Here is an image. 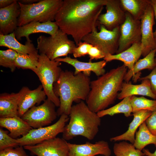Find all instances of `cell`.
<instances>
[{"label":"cell","mask_w":156,"mask_h":156,"mask_svg":"<svg viewBox=\"0 0 156 156\" xmlns=\"http://www.w3.org/2000/svg\"><path fill=\"white\" fill-rule=\"evenodd\" d=\"M107 0H64L55 22L59 29L71 35L76 46L83 38L96 29L98 18Z\"/></svg>","instance_id":"cell-1"},{"label":"cell","mask_w":156,"mask_h":156,"mask_svg":"<svg viewBox=\"0 0 156 156\" xmlns=\"http://www.w3.org/2000/svg\"><path fill=\"white\" fill-rule=\"evenodd\" d=\"M127 68L123 64L91 81L86 101L91 110L97 113L114 103L121 90Z\"/></svg>","instance_id":"cell-2"},{"label":"cell","mask_w":156,"mask_h":156,"mask_svg":"<svg viewBox=\"0 0 156 156\" xmlns=\"http://www.w3.org/2000/svg\"><path fill=\"white\" fill-rule=\"evenodd\" d=\"M89 77L83 72L75 75L70 71L62 70L53 86L54 92L60 101L57 116H69L73 102L86 100L90 89Z\"/></svg>","instance_id":"cell-3"},{"label":"cell","mask_w":156,"mask_h":156,"mask_svg":"<svg viewBox=\"0 0 156 156\" xmlns=\"http://www.w3.org/2000/svg\"><path fill=\"white\" fill-rule=\"evenodd\" d=\"M69 116V122L62 133L63 138L66 141L80 135L90 140L94 139L99 131L101 118L83 101L72 105Z\"/></svg>","instance_id":"cell-4"},{"label":"cell","mask_w":156,"mask_h":156,"mask_svg":"<svg viewBox=\"0 0 156 156\" xmlns=\"http://www.w3.org/2000/svg\"><path fill=\"white\" fill-rule=\"evenodd\" d=\"M63 1L62 0H42L32 4L25 5L18 1L21 9L18 27L33 21L53 22Z\"/></svg>","instance_id":"cell-5"},{"label":"cell","mask_w":156,"mask_h":156,"mask_svg":"<svg viewBox=\"0 0 156 156\" xmlns=\"http://www.w3.org/2000/svg\"><path fill=\"white\" fill-rule=\"evenodd\" d=\"M37 49L40 54L51 60L72 54L76 47L75 42L69 39L67 35L59 29L53 36H40L37 39Z\"/></svg>","instance_id":"cell-6"},{"label":"cell","mask_w":156,"mask_h":156,"mask_svg":"<svg viewBox=\"0 0 156 156\" xmlns=\"http://www.w3.org/2000/svg\"><path fill=\"white\" fill-rule=\"evenodd\" d=\"M61 64L60 62L51 60L45 55L40 54L38 64L34 72L41 82L47 99L57 107H59L60 101L54 92L53 86L62 70L60 67Z\"/></svg>","instance_id":"cell-7"},{"label":"cell","mask_w":156,"mask_h":156,"mask_svg":"<svg viewBox=\"0 0 156 156\" xmlns=\"http://www.w3.org/2000/svg\"><path fill=\"white\" fill-rule=\"evenodd\" d=\"M119 27L110 31L104 26L100 25L99 32L96 29L84 36L82 40L96 47L105 56L109 54H114L119 47Z\"/></svg>","instance_id":"cell-8"},{"label":"cell","mask_w":156,"mask_h":156,"mask_svg":"<svg viewBox=\"0 0 156 156\" xmlns=\"http://www.w3.org/2000/svg\"><path fill=\"white\" fill-rule=\"evenodd\" d=\"M68 116L62 114L59 120L51 125L37 129H32L25 135L17 138L19 146L33 145L44 141L56 137L63 133L66 123L69 120Z\"/></svg>","instance_id":"cell-9"},{"label":"cell","mask_w":156,"mask_h":156,"mask_svg":"<svg viewBox=\"0 0 156 156\" xmlns=\"http://www.w3.org/2000/svg\"><path fill=\"white\" fill-rule=\"evenodd\" d=\"M54 104L47 99L40 105L32 107L21 117L34 129L51 124L57 116Z\"/></svg>","instance_id":"cell-10"},{"label":"cell","mask_w":156,"mask_h":156,"mask_svg":"<svg viewBox=\"0 0 156 156\" xmlns=\"http://www.w3.org/2000/svg\"><path fill=\"white\" fill-rule=\"evenodd\" d=\"M141 25L140 20L134 19L130 13L126 12L125 20L119 27V47L116 54L126 50L135 43L141 42Z\"/></svg>","instance_id":"cell-11"},{"label":"cell","mask_w":156,"mask_h":156,"mask_svg":"<svg viewBox=\"0 0 156 156\" xmlns=\"http://www.w3.org/2000/svg\"><path fill=\"white\" fill-rule=\"evenodd\" d=\"M68 142L63 138L56 137L24 148L37 156H69Z\"/></svg>","instance_id":"cell-12"},{"label":"cell","mask_w":156,"mask_h":156,"mask_svg":"<svg viewBox=\"0 0 156 156\" xmlns=\"http://www.w3.org/2000/svg\"><path fill=\"white\" fill-rule=\"evenodd\" d=\"M106 13L100 14L97 21V24L104 26L107 29L112 31L124 22L126 12L122 8L119 0H107L105 5Z\"/></svg>","instance_id":"cell-13"},{"label":"cell","mask_w":156,"mask_h":156,"mask_svg":"<svg viewBox=\"0 0 156 156\" xmlns=\"http://www.w3.org/2000/svg\"><path fill=\"white\" fill-rule=\"evenodd\" d=\"M155 16L153 9L150 4L140 20L142 55L144 57L152 50L156 49V42L153 29L155 24Z\"/></svg>","instance_id":"cell-14"},{"label":"cell","mask_w":156,"mask_h":156,"mask_svg":"<svg viewBox=\"0 0 156 156\" xmlns=\"http://www.w3.org/2000/svg\"><path fill=\"white\" fill-rule=\"evenodd\" d=\"M18 93V113L21 117L36 104H39L46 100L47 96L42 85L33 90L23 87Z\"/></svg>","instance_id":"cell-15"},{"label":"cell","mask_w":156,"mask_h":156,"mask_svg":"<svg viewBox=\"0 0 156 156\" xmlns=\"http://www.w3.org/2000/svg\"><path fill=\"white\" fill-rule=\"evenodd\" d=\"M69 156H95L102 155L110 156L111 151L108 143L100 140L94 143L89 142L82 144H72L68 142Z\"/></svg>","instance_id":"cell-16"},{"label":"cell","mask_w":156,"mask_h":156,"mask_svg":"<svg viewBox=\"0 0 156 156\" xmlns=\"http://www.w3.org/2000/svg\"><path fill=\"white\" fill-rule=\"evenodd\" d=\"M59 29L55 21L40 23L33 21L22 26L18 27L14 33L18 40H20L22 37H25L27 41H30L31 40L29 38L30 34L44 33L53 36Z\"/></svg>","instance_id":"cell-17"},{"label":"cell","mask_w":156,"mask_h":156,"mask_svg":"<svg viewBox=\"0 0 156 156\" xmlns=\"http://www.w3.org/2000/svg\"><path fill=\"white\" fill-rule=\"evenodd\" d=\"M17 0L9 6L0 8V34L12 33L18 27L21 9Z\"/></svg>","instance_id":"cell-18"},{"label":"cell","mask_w":156,"mask_h":156,"mask_svg":"<svg viewBox=\"0 0 156 156\" xmlns=\"http://www.w3.org/2000/svg\"><path fill=\"white\" fill-rule=\"evenodd\" d=\"M55 60L64 62L72 66L75 68V75L83 72L89 76L91 72H93L98 77L104 74L105 70L104 67L107 62L104 60L96 62L90 61L84 62L79 61L75 58H73L68 56L64 58H58Z\"/></svg>","instance_id":"cell-19"},{"label":"cell","mask_w":156,"mask_h":156,"mask_svg":"<svg viewBox=\"0 0 156 156\" xmlns=\"http://www.w3.org/2000/svg\"><path fill=\"white\" fill-rule=\"evenodd\" d=\"M142 49L141 42L135 43L123 51L116 54H108L103 58L107 62L113 60L123 62L129 70H132L135 64L142 55Z\"/></svg>","instance_id":"cell-20"},{"label":"cell","mask_w":156,"mask_h":156,"mask_svg":"<svg viewBox=\"0 0 156 156\" xmlns=\"http://www.w3.org/2000/svg\"><path fill=\"white\" fill-rule=\"evenodd\" d=\"M142 81L141 84L137 85L133 84L130 81L123 82L120 92L118 94L117 98L121 100L127 96L139 95L156 99V96L152 91L149 80L146 79Z\"/></svg>","instance_id":"cell-21"},{"label":"cell","mask_w":156,"mask_h":156,"mask_svg":"<svg viewBox=\"0 0 156 156\" xmlns=\"http://www.w3.org/2000/svg\"><path fill=\"white\" fill-rule=\"evenodd\" d=\"M152 112L141 110L133 113V119L130 123L128 130L123 134L110 138L111 141H128L132 144L135 139V134L138 128L151 114Z\"/></svg>","instance_id":"cell-22"},{"label":"cell","mask_w":156,"mask_h":156,"mask_svg":"<svg viewBox=\"0 0 156 156\" xmlns=\"http://www.w3.org/2000/svg\"><path fill=\"white\" fill-rule=\"evenodd\" d=\"M31 42L26 41L25 44H21L17 40L14 32L6 35L0 34L1 47H7L18 53L38 56V51Z\"/></svg>","instance_id":"cell-23"},{"label":"cell","mask_w":156,"mask_h":156,"mask_svg":"<svg viewBox=\"0 0 156 156\" xmlns=\"http://www.w3.org/2000/svg\"><path fill=\"white\" fill-rule=\"evenodd\" d=\"M0 126L8 130L9 135L14 139L25 135L33 129L19 116L0 118Z\"/></svg>","instance_id":"cell-24"},{"label":"cell","mask_w":156,"mask_h":156,"mask_svg":"<svg viewBox=\"0 0 156 156\" xmlns=\"http://www.w3.org/2000/svg\"><path fill=\"white\" fill-rule=\"evenodd\" d=\"M18 98V92L11 93H4L0 94V118L19 116Z\"/></svg>","instance_id":"cell-25"},{"label":"cell","mask_w":156,"mask_h":156,"mask_svg":"<svg viewBox=\"0 0 156 156\" xmlns=\"http://www.w3.org/2000/svg\"><path fill=\"white\" fill-rule=\"evenodd\" d=\"M156 49L152 50L143 59L138 60L134 64L132 70L127 72L124 77L125 82H128L132 78L135 77L136 74L140 77V71L145 69L153 70L156 66L155 56Z\"/></svg>","instance_id":"cell-26"},{"label":"cell","mask_w":156,"mask_h":156,"mask_svg":"<svg viewBox=\"0 0 156 156\" xmlns=\"http://www.w3.org/2000/svg\"><path fill=\"white\" fill-rule=\"evenodd\" d=\"M121 5L125 12L130 13L135 19L140 20L151 4L148 0H120Z\"/></svg>","instance_id":"cell-27"},{"label":"cell","mask_w":156,"mask_h":156,"mask_svg":"<svg viewBox=\"0 0 156 156\" xmlns=\"http://www.w3.org/2000/svg\"><path fill=\"white\" fill-rule=\"evenodd\" d=\"M139 128L138 130L135 133V141L133 144L135 147L141 151L149 144H153L156 146V136L150 131L145 121Z\"/></svg>","instance_id":"cell-28"},{"label":"cell","mask_w":156,"mask_h":156,"mask_svg":"<svg viewBox=\"0 0 156 156\" xmlns=\"http://www.w3.org/2000/svg\"><path fill=\"white\" fill-rule=\"evenodd\" d=\"M131 96L126 97L114 106L98 112L97 115L101 118L107 115L113 116L119 113L124 114L127 117L130 116L133 112L131 103Z\"/></svg>","instance_id":"cell-29"},{"label":"cell","mask_w":156,"mask_h":156,"mask_svg":"<svg viewBox=\"0 0 156 156\" xmlns=\"http://www.w3.org/2000/svg\"><path fill=\"white\" fill-rule=\"evenodd\" d=\"M38 56L18 53L15 60L16 66L18 68L30 69L34 72L38 63Z\"/></svg>","instance_id":"cell-30"},{"label":"cell","mask_w":156,"mask_h":156,"mask_svg":"<svg viewBox=\"0 0 156 156\" xmlns=\"http://www.w3.org/2000/svg\"><path fill=\"white\" fill-rule=\"evenodd\" d=\"M116 156H144L141 151L136 149L133 144L123 141L114 144L113 147Z\"/></svg>","instance_id":"cell-31"},{"label":"cell","mask_w":156,"mask_h":156,"mask_svg":"<svg viewBox=\"0 0 156 156\" xmlns=\"http://www.w3.org/2000/svg\"><path fill=\"white\" fill-rule=\"evenodd\" d=\"M131 103L133 112L143 110L153 112L156 109V100L148 99L144 96H132Z\"/></svg>","instance_id":"cell-32"},{"label":"cell","mask_w":156,"mask_h":156,"mask_svg":"<svg viewBox=\"0 0 156 156\" xmlns=\"http://www.w3.org/2000/svg\"><path fill=\"white\" fill-rule=\"evenodd\" d=\"M18 53L16 51L8 49L5 50H0V65L9 68L13 72L16 68L15 60Z\"/></svg>","instance_id":"cell-33"},{"label":"cell","mask_w":156,"mask_h":156,"mask_svg":"<svg viewBox=\"0 0 156 156\" xmlns=\"http://www.w3.org/2000/svg\"><path fill=\"white\" fill-rule=\"evenodd\" d=\"M7 131L0 128V151L10 147H15L19 146L17 139L10 137Z\"/></svg>","instance_id":"cell-34"},{"label":"cell","mask_w":156,"mask_h":156,"mask_svg":"<svg viewBox=\"0 0 156 156\" xmlns=\"http://www.w3.org/2000/svg\"><path fill=\"white\" fill-rule=\"evenodd\" d=\"M23 146L5 148L0 151V156H29Z\"/></svg>","instance_id":"cell-35"},{"label":"cell","mask_w":156,"mask_h":156,"mask_svg":"<svg viewBox=\"0 0 156 156\" xmlns=\"http://www.w3.org/2000/svg\"><path fill=\"white\" fill-rule=\"evenodd\" d=\"M92 45L86 42H79L73 52V55L75 58L84 56L88 55L90 48Z\"/></svg>","instance_id":"cell-36"},{"label":"cell","mask_w":156,"mask_h":156,"mask_svg":"<svg viewBox=\"0 0 156 156\" xmlns=\"http://www.w3.org/2000/svg\"><path fill=\"white\" fill-rule=\"evenodd\" d=\"M145 122L150 131L156 136V109L152 112Z\"/></svg>","instance_id":"cell-37"},{"label":"cell","mask_w":156,"mask_h":156,"mask_svg":"<svg viewBox=\"0 0 156 156\" xmlns=\"http://www.w3.org/2000/svg\"><path fill=\"white\" fill-rule=\"evenodd\" d=\"M146 79L149 80L152 91L156 96V66L149 75L144 77H140L138 80L142 81Z\"/></svg>","instance_id":"cell-38"},{"label":"cell","mask_w":156,"mask_h":156,"mask_svg":"<svg viewBox=\"0 0 156 156\" xmlns=\"http://www.w3.org/2000/svg\"><path fill=\"white\" fill-rule=\"evenodd\" d=\"M88 55L90 57L89 61L90 62L94 59L104 58L105 56V55L102 51L97 47L93 45L90 48Z\"/></svg>","instance_id":"cell-39"},{"label":"cell","mask_w":156,"mask_h":156,"mask_svg":"<svg viewBox=\"0 0 156 156\" xmlns=\"http://www.w3.org/2000/svg\"><path fill=\"white\" fill-rule=\"evenodd\" d=\"M17 0H0V8L7 7L16 1Z\"/></svg>","instance_id":"cell-40"},{"label":"cell","mask_w":156,"mask_h":156,"mask_svg":"<svg viewBox=\"0 0 156 156\" xmlns=\"http://www.w3.org/2000/svg\"><path fill=\"white\" fill-rule=\"evenodd\" d=\"M150 3L153 9L156 20V0H150ZM153 35L155 39H156V29L155 31L153 32Z\"/></svg>","instance_id":"cell-41"},{"label":"cell","mask_w":156,"mask_h":156,"mask_svg":"<svg viewBox=\"0 0 156 156\" xmlns=\"http://www.w3.org/2000/svg\"><path fill=\"white\" fill-rule=\"evenodd\" d=\"M39 0H20L18 1L21 3L25 5L32 4L39 2Z\"/></svg>","instance_id":"cell-42"},{"label":"cell","mask_w":156,"mask_h":156,"mask_svg":"<svg viewBox=\"0 0 156 156\" xmlns=\"http://www.w3.org/2000/svg\"><path fill=\"white\" fill-rule=\"evenodd\" d=\"M143 152L146 156H156V150L153 153L151 152L148 149H143Z\"/></svg>","instance_id":"cell-43"},{"label":"cell","mask_w":156,"mask_h":156,"mask_svg":"<svg viewBox=\"0 0 156 156\" xmlns=\"http://www.w3.org/2000/svg\"><path fill=\"white\" fill-rule=\"evenodd\" d=\"M155 40L156 42V39H155ZM155 62H156V58H155Z\"/></svg>","instance_id":"cell-44"}]
</instances>
